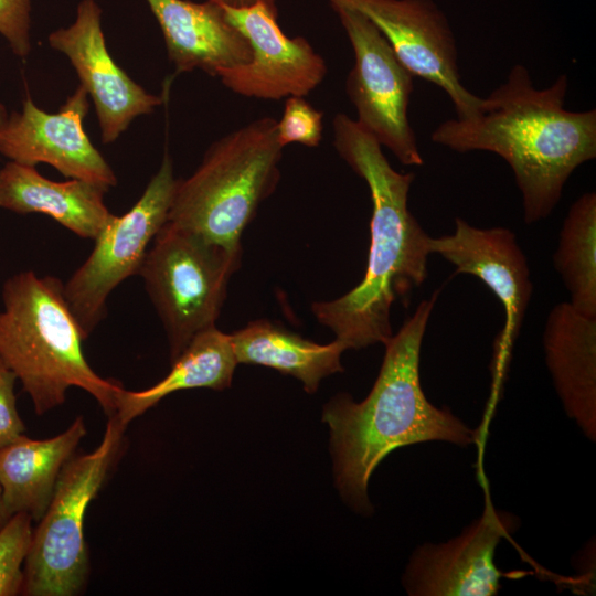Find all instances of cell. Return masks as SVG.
I'll return each instance as SVG.
<instances>
[{
	"label": "cell",
	"instance_id": "cell-1",
	"mask_svg": "<svg viewBox=\"0 0 596 596\" xmlns=\"http://www.w3.org/2000/svg\"><path fill=\"white\" fill-rule=\"evenodd\" d=\"M567 88L562 74L536 89L526 67L517 64L505 83L482 98L477 115L445 120L430 139L460 153L489 151L505 160L522 195L524 221L535 223L552 213L576 168L596 157V110H567Z\"/></svg>",
	"mask_w": 596,
	"mask_h": 596
},
{
	"label": "cell",
	"instance_id": "cell-2",
	"mask_svg": "<svg viewBox=\"0 0 596 596\" xmlns=\"http://www.w3.org/2000/svg\"><path fill=\"white\" fill-rule=\"evenodd\" d=\"M332 132L334 149L369 188L371 242L360 284L340 298L313 302L311 309L348 349L385 344L393 336V302L427 278L430 236L407 205L415 174L394 170L377 140L348 115L334 116Z\"/></svg>",
	"mask_w": 596,
	"mask_h": 596
},
{
	"label": "cell",
	"instance_id": "cell-3",
	"mask_svg": "<svg viewBox=\"0 0 596 596\" xmlns=\"http://www.w3.org/2000/svg\"><path fill=\"white\" fill-rule=\"evenodd\" d=\"M437 294L421 301L384 344L383 363L369 395L358 403L341 393L323 408L337 488L360 513L372 512L369 480L396 448L433 440L462 447L476 441L477 432L448 408L429 403L421 385V349Z\"/></svg>",
	"mask_w": 596,
	"mask_h": 596
},
{
	"label": "cell",
	"instance_id": "cell-4",
	"mask_svg": "<svg viewBox=\"0 0 596 596\" xmlns=\"http://www.w3.org/2000/svg\"><path fill=\"white\" fill-rule=\"evenodd\" d=\"M64 283L33 270L2 287L0 360L15 374L38 415L62 405L70 387L91 394L110 417L123 385L98 375L83 350L86 339L64 296Z\"/></svg>",
	"mask_w": 596,
	"mask_h": 596
},
{
	"label": "cell",
	"instance_id": "cell-5",
	"mask_svg": "<svg viewBox=\"0 0 596 596\" xmlns=\"http://www.w3.org/2000/svg\"><path fill=\"white\" fill-rule=\"evenodd\" d=\"M277 119L265 116L213 142L177 181L167 222L241 255V236L279 179Z\"/></svg>",
	"mask_w": 596,
	"mask_h": 596
},
{
	"label": "cell",
	"instance_id": "cell-6",
	"mask_svg": "<svg viewBox=\"0 0 596 596\" xmlns=\"http://www.w3.org/2000/svg\"><path fill=\"white\" fill-rule=\"evenodd\" d=\"M240 262L241 255L169 222L157 233L138 275L166 330L171 362L215 326Z\"/></svg>",
	"mask_w": 596,
	"mask_h": 596
},
{
	"label": "cell",
	"instance_id": "cell-7",
	"mask_svg": "<svg viewBox=\"0 0 596 596\" xmlns=\"http://www.w3.org/2000/svg\"><path fill=\"white\" fill-rule=\"evenodd\" d=\"M124 432L114 416L108 417L98 447L63 467L49 507L32 532L21 594L72 596L82 590L88 573L86 510L107 476Z\"/></svg>",
	"mask_w": 596,
	"mask_h": 596
},
{
	"label": "cell",
	"instance_id": "cell-8",
	"mask_svg": "<svg viewBox=\"0 0 596 596\" xmlns=\"http://www.w3.org/2000/svg\"><path fill=\"white\" fill-rule=\"evenodd\" d=\"M177 181L166 152L139 200L125 214L111 215L94 238L89 256L64 283L65 299L86 339L104 319L109 294L138 275L149 245L167 222Z\"/></svg>",
	"mask_w": 596,
	"mask_h": 596
},
{
	"label": "cell",
	"instance_id": "cell-9",
	"mask_svg": "<svg viewBox=\"0 0 596 596\" xmlns=\"http://www.w3.org/2000/svg\"><path fill=\"white\" fill-rule=\"evenodd\" d=\"M330 6L354 53L345 91L356 110V123L402 164L421 167L424 160L408 119L413 74L363 13L342 4Z\"/></svg>",
	"mask_w": 596,
	"mask_h": 596
},
{
	"label": "cell",
	"instance_id": "cell-10",
	"mask_svg": "<svg viewBox=\"0 0 596 596\" xmlns=\"http://www.w3.org/2000/svg\"><path fill=\"white\" fill-rule=\"evenodd\" d=\"M216 1L252 49L249 62L217 71L225 87L245 97L278 100L307 96L321 84L328 71L324 58L305 38L283 32L275 0L238 8Z\"/></svg>",
	"mask_w": 596,
	"mask_h": 596
},
{
	"label": "cell",
	"instance_id": "cell-11",
	"mask_svg": "<svg viewBox=\"0 0 596 596\" xmlns=\"http://www.w3.org/2000/svg\"><path fill=\"white\" fill-rule=\"evenodd\" d=\"M327 1L353 8L370 19L413 76L437 85L449 96L457 119L478 114L482 98L461 84L453 30L433 0Z\"/></svg>",
	"mask_w": 596,
	"mask_h": 596
},
{
	"label": "cell",
	"instance_id": "cell-12",
	"mask_svg": "<svg viewBox=\"0 0 596 596\" xmlns=\"http://www.w3.org/2000/svg\"><path fill=\"white\" fill-rule=\"evenodd\" d=\"M88 108V94L81 85L56 114L40 109L28 97L0 129V153L21 164L47 163L64 177L107 192L117 179L84 130Z\"/></svg>",
	"mask_w": 596,
	"mask_h": 596
},
{
	"label": "cell",
	"instance_id": "cell-13",
	"mask_svg": "<svg viewBox=\"0 0 596 596\" xmlns=\"http://www.w3.org/2000/svg\"><path fill=\"white\" fill-rule=\"evenodd\" d=\"M429 249L451 263L457 273L480 279L500 300L504 326L494 340V360L501 374L532 295L528 260L514 233L505 227H476L456 217L454 233L430 237Z\"/></svg>",
	"mask_w": 596,
	"mask_h": 596
},
{
	"label": "cell",
	"instance_id": "cell-14",
	"mask_svg": "<svg viewBox=\"0 0 596 596\" xmlns=\"http://www.w3.org/2000/svg\"><path fill=\"white\" fill-rule=\"evenodd\" d=\"M49 44L66 55L92 97L104 143L115 141L136 117L162 103L161 97L134 82L108 53L102 9L95 0H82L74 21L53 31Z\"/></svg>",
	"mask_w": 596,
	"mask_h": 596
},
{
	"label": "cell",
	"instance_id": "cell-15",
	"mask_svg": "<svg viewBox=\"0 0 596 596\" xmlns=\"http://www.w3.org/2000/svg\"><path fill=\"white\" fill-rule=\"evenodd\" d=\"M518 519L489 501L482 515L445 543L418 546L409 558L403 585L413 596L497 595L502 573L496 549L517 526Z\"/></svg>",
	"mask_w": 596,
	"mask_h": 596
},
{
	"label": "cell",
	"instance_id": "cell-16",
	"mask_svg": "<svg viewBox=\"0 0 596 596\" xmlns=\"http://www.w3.org/2000/svg\"><path fill=\"white\" fill-rule=\"evenodd\" d=\"M146 1L160 25L177 74L199 68L216 76L221 68L249 62V43L216 0Z\"/></svg>",
	"mask_w": 596,
	"mask_h": 596
},
{
	"label": "cell",
	"instance_id": "cell-17",
	"mask_svg": "<svg viewBox=\"0 0 596 596\" xmlns=\"http://www.w3.org/2000/svg\"><path fill=\"white\" fill-rule=\"evenodd\" d=\"M545 362L566 415L596 440V318L554 306L543 332Z\"/></svg>",
	"mask_w": 596,
	"mask_h": 596
},
{
	"label": "cell",
	"instance_id": "cell-18",
	"mask_svg": "<svg viewBox=\"0 0 596 596\" xmlns=\"http://www.w3.org/2000/svg\"><path fill=\"white\" fill-rule=\"evenodd\" d=\"M102 188L77 179L57 182L33 166L8 162L0 170V207L46 214L83 238L94 240L111 217Z\"/></svg>",
	"mask_w": 596,
	"mask_h": 596
},
{
	"label": "cell",
	"instance_id": "cell-19",
	"mask_svg": "<svg viewBox=\"0 0 596 596\" xmlns=\"http://www.w3.org/2000/svg\"><path fill=\"white\" fill-rule=\"evenodd\" d=\"M86 435L78 416L63 433L47 439L22 435L0 450V485L7 514L26 513L39 521L52 499L58 476Z\"/></svg>",
	"mask_w": 596,
	"mask_h": 596
},
{
	"label": "cell",
	"instance_id": "cell-20",
	"mask_svg": "<svg viewBox=\"0 0 596 596\" xmlns=\"http://www.w3.org/2000/svg\"><path fill=\"white\" fill-rule=\"evenodd\" d=\"M170 372L155 385L141 391L124 386L116 395L113 415L125 430L128 424L171 393L189 389L222 391L231 386L237 361L231 337L215 326L193 337L173 361Z\"/></svg>",
	"mask_w": 596,
	"mask_h": 596
},
{
	"label": "cell",
	"instance_id": "cell-21",
	"mask_svg": "<svg viewBox=\"0 0 596 596\" xmlns=\"http://www.w3.org/2000/svg\"><path fill=\"white\" fill-rule=\"evenodd\" d=\"M230 337L237 363L292 375L308 393L316 392L323 377L343 371L340 358L348 350L338 339L318 344L265 319L249 322Z\"/></svg>",
	"mask_w": 596,
	"mask_h": 596
},
{
	"label": "cell",
	"instance_id": "cell-22",
	"mask_svg": "<svg viewBox=\"0 0 596 596\" xmlns=\"http://www.w3.org/2000/svg\"><path fill=\"white\" fill-rule=\"evenodd\" d=\"M554 266L570 292L571 306L596 318V193L586 192L563 222Z\"/></svg>",
	"mask_w": 596,
	"mask_h": 596
},
{
	"label": "cell",
	"instance_id": "cell-23",
	"mask_svg": "<svg viewBox=\"0 0 596 596\" xmlns=\"http://www.w3.org/2000/svg\"><path fill=\"white\" fill-rule=\"evenodd\" d=\"M32 518L13 514L0 530V596L21 593L23 566L32 538Z\"/></svg>",
	"mask_w": 596,
	"mask_h": 596
},
{
	"label": "cell",
	"instance_id": "cell-24",
	"mask_svg": "<svg viewBox=\"0 0 596 596\" xmlns=\"http://www.w3.org/2000/svg\"><path fill=\"white\" fill-rule=\"evenodd\" d=\"M323 113L316 109L305 96H289L284 113L277 120V139L280 146L298 142L317 147L322 139Z\"/></svg>",
	"mask_w": 596,
	"mask_h": 596
},
{
	"label": "cell",
	"instance_id": "cell-25",
	"mask_svg": "<svg viewBox=\"0 0 596 596\" xmlns=\"http://www.w3.org/2000/svg\"><path fill=\"white\" fill-rule=\"evenodd\" d=\"M0 34L15 55H29L32 49L31 0H0Z\"/></svg>",
	"mask_w": 596,
	"mask_h": 596
},
{
	"label": "cell",
	"instance_id": "cell-26",
	"mask_svg": "<svg viewBox=\"0 0 596 596\" xmlns=\"http://www.w3.org/2000/svg\"><path fill=\"white\" fill-rule=\"evenodd\" d=\"M15 374L0 360V450L24 435L15 403Z\"/></svg>",
	"mask_w": 596,
	"mask_h": 596
},
{
	"label": "cell",
	"instance_id": "cell-27",
	"mask_svg": "<svg viewBox=\"0 0 596 596\" xmlns=\"http://www.w3.org/2000/svg\"><path fill=\"white\" fill-rule=\"evenodd\" d=\"M9 519L10 517L7 514L6 509H4L2 489L0 485V530L8 522Z\"/></svg>",
	"mask_w": 596,
	"mask_h": 596
},
{
	"label": "cell",
	"instance_id": "cell-28",
	"mask_svg": "<svg viewBox=\"0 0 596 596\" xmlns=\"http://www.w3.org/2000/svg\"><path fill=\"white\" fill-rule=\"evenodd\" d=\"M220 1H222L223 3L230 7L238 8V7H246V6L253 4L256 0H220Z\"/></svg>",
	"mask_w": 596,
	"mask_h": 596
},
{
	"label": "cell",
	"instance_id": "cell-29",
	"mask_svg": "<svg viewBox=\"0 0 596 596\" xmlns=\"http://www.w3.org/2000/svg\"><path fill=\"white\" fill-rule=\"evenodd\" d=\"M7 118H8V115H7L6 107L2 103H0V129L3 126L4 121L7 120Z\"/></svg>",
	"mask_w": 596,
	"mask_h": 596
}]
</instances>
